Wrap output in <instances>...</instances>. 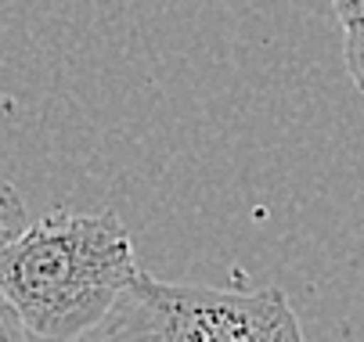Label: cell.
Instances as JSON below:
<instances>
[{
	"label": "cell",
	"mask_w": 364,
	"mask_h": 342,
	"mask_svg": "<svg viewBox=\"0 0 364 342\" xmlns=\"http://www.w3.org/2000/svg\"><path fill=\"white\" fill-rule=\"evenodd\" d=\"M0 342H33V335H29V328L22 324V317H18V310L4 299L0 303Z\"/></svg>",
	"instance_id": "obj_5"
},
{
	"label": "cell",
	"mask_w": 364,
	"mask_h": 342,
	"mask_svg": "<svg viewBox=\"0 0 364 342\" xmlns=\"http://www.w3.org/2000/svg\"><path fill=\"white\" fill-rule=\"evenodd\" d=\"M141 274L116 213H47L0 249V292L36 342L97 328Z\"/></svg>",
	"instance_id": "obj_1"
},
{
	"label": "cell",
	"mask_w": 364,
	"mask_h": 342,
	"mask_svg": "<svg viewBox=\"0 0 364 342\" xmlns=\"http://www.w3.org/2000/svg\"><path fill=\"white\" fill-rule=\"evenodd\" d=\"M332 8H336L339 22H350V18L364 15V0H332Z\"/></svg>",
	"instance_id": "obj_6"
},
{
	"label": "cell",
	"mask_w": 364,
	"mask_h": 342,
	"mask_svg": "<svg viewBox=\"0 0 364 342\" xmlns=\"http://www.w3.org/2000/svg\"><path fill=\"white\" fill-rule=\"evenodd\" d=\"M0 202H4V213H0V249L4 246H11L15 238H22L26 231H29V213H26V206H22V199H18V191L11 187V184H4V194H0Z\"/></svg>",
	"instance_id": "obj_4"
},
{
	"label": "cell",
	"mask_w": 364,
	"mask_h": 342,
	"mask_svg": "<svg viewBox=\"0 0 364 342\" xmlns=\"http://www.w3.org/2000/svg\"><path fill=\"white\" fill-rule=\"evenodd\" d=\"M343 62H346V72H350L353 87L364 97V15L343 22Z\"/></svg>",
	"instance_id": "obj_3"
},
{
	"label": "cell",
	"mask_w": 364,
	"mask_h": 342,
	"mask_svg": "<svg viewBox=\"0 0 364 342\" xmlns=\"http://www.w3.org/2000/svg\"><path fill=\"white\" fill-rule=\"evenodd\" d=\"M73 342H306V335L282 288H205L141 274L116 310Z\"/></svg>",
	"instance_id": "obj_2"
}]
</instances>
